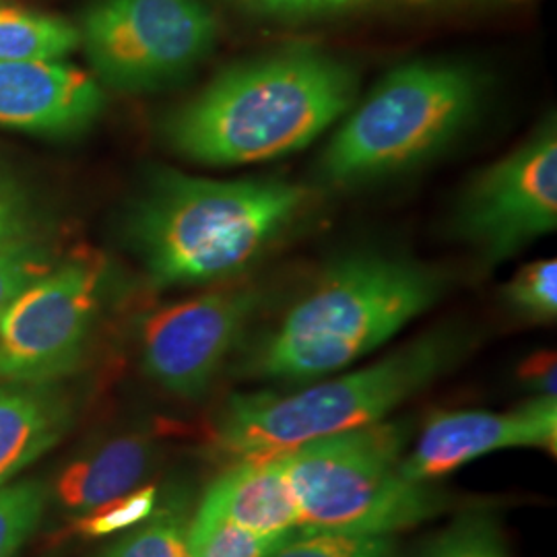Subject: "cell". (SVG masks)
Masks as SVG:
<instances>
[{
  "label": "cell",
  "mask_w": 557,
  "mask_h": 557,
  "mask_svg": "<svg viewBox=\"0 0 557 557\" xmlns=\"http://www.w3.org/2000/svg\"><path fill=\"white\" fill-rule=\"evenodd\" d=\"M444 289L440 273L413 260H341L244 354L239 376L296 384L326 379L376 351Z\"/></svg>",
  "instance_id": "7a4b0ae2"
},
{
  "label": "cell",
  "mask_w": 557,
  "mask_h": 557,
  "mask_svg": "<svg viewBox=\"0 0 557 557\" xmlns=\"http://www.w3.org/2000/svg\"><path fill=\"white\" fill-rule=\"evenodd\" d=\"M193 512V499L186 490H168L160 494L149 517L120 533L96 557H190L188 531Z\"/></svg>",
  "instance_id": "2e32d148"
},
{
  "label": "cell",
  "mask_w": 557,
  "mask_h": 557,
  "mask_svg": "<svg viewBox=\"0 0 557 557\" xmlns=\"http://www.w3.org/2000/svg\"><path fill=\"white\" fill-rule=\"evenodd\" d=\"M103 103L100 83L71 62H0V128L71 137L98 120Z\"/></svg>",
  "instance_id": "7c38bea8"
},
{
  "label": "cell",
  "mask_w": 557,
  "mask_h": 557,
  "mask_svg": "<svg viewBox=\"0 0 557 557\" xmlns=\"http://www.w3.org/2000/svg\"><path fill=\"white\" fill-rule=\"evenodd\" d=\"M79 46V27L69 21L0 7V62L64 60Z\"/></svg>",
  "instance_id": "e0dca14e"
},
{
  "label": "cell",
  "mask_w": 557,
  "mask_h": 557,
  "mask_svg": "<svg viewBox=\"0 0 557 557\" xmlns=\"http://www.w3.org/2000/svg\"><path fill=\"white\" fill-rule=\"evenodd\" d=\"M306 190L285 180H209L163 170L128 218L156 287L234 277L298 218Z\"/></svg>",
  "instance_id": "3957f363"
},
{
  "label": "cell",
  "mask_w": 557,
  "mask_h": 557,
  "mask_svg": "<svg viewBox=\"0 0 557 557\" xmlns=\"http://www.w3.org/2000/svg\"><path fill=\"white\" fill-rule=\"evenodd\" d=\"M354 71L312 50L223 71L165 124L180 156L205 165L277 160L308 147L356 100Z\"/></svg>",
  "instance_id": "6da1fadb"
},
{
  "label": "cell",
  "mask_w": 557,
  "mask_h": 557,
  "mask_svg": "<svg viewBox=\"0 0 557 557\" xmlns=\"http://www.w3.org/2000/svg\"><path fill=\"white\" fill-rule=\"evenodd\" d=\"M287 537H259L248 533L199 502L190 518L188 556L267 557Z\"/></svg>",
  "instance_id": "ac0fdd59"
},
{
  "label": "cell",
  "mask_w": 557,
  "mask_h": 557,
  "mask_svg": "<svg viewBox=\"0 0 557 557\" xmlns=\"http://www.w3.org/2000/svg\"><path fill=\"white\" fill-rule=\"evenodd\" d=\"M41 234L40 209L32 193L0 168V250Z\"/></svg>",
  "instance_id": "d4e9b609"
},
{
  "label": "cell",
  "mask_w": 557,
  "mask_h": 557,
  "mask_svg": "<svg viewBox=\"0 0 557 557\" xmlns=\"http://www.w3.org/2000/svg\"><path fill=\"white\" fill-rule=\"evenodd\" d=\"M458 230L485 259L506 260L557 225V135L533 139L485 170L458 209Z\"/></svg>",
  "instance_id": "30bf717a"
},
{
  "label": "cell",
  "mask_w": 557,
  "mask_h": 557,
  "mask_svg": "<svg viewBox=\"0 0 557 557\" xmlns=\"http://www.w3.org/2000/svg\"><path fill=\"white\" fill-rule=\"evenodd\" d=\"M160 490L153 483H145L137 490L120 496V498L108 502L98 510L75 518L73 531L87 539L110 537L114 533H124L133 529L135 524L143 522L149 517L158 502H160Z\"/></svg>",
  "instance_id": "603a6c76"
},
{
  "label": "cell",
  "mask_w": 557,
  "mask_h": 557,
  "mask_svg": "<svg viewBox=\"0 0 557 557\" xmlns=\"http://www.w3.org/2000/svg\"><path fill=\"white\" fill-rule=\"evenodd\" d=\"M506 304L527 322H554L557 317V260L531 262L506 287Z\"/></svg>",
  "instance_id": "7402d4cb"
},
{
  "label": "cell",
  "mask_w": 557,
  "mask_h": 557,
  "mask_svg": "<svg viewBox=\"0 0 557 557\" xmlns=\"http://www.w3.org/2000/svg\"><path fill=\"white\" fill-rule=\"evenodd\" d=\"M467 338L440 329L413 338L361 370L320 379L296 393H238L213 425L211 446L230 462L264 458L304 442L379 423L425 391L465 356Z\"/></svg>",
  "instance_id": "277c9868"
},
{
  "label": "cell",
  "mask_w": 557,
  "mask_h": 557,
  "mask_svg": "<svg viewBox=\"0 0 557 557\" xmlns=\"http://www.w3.org/2000/svg\"><path fill=\"white\" fill-rule=\"evenodd\" d=\"M200 504L259 537L283 539L299 529L298 498L283 453L232 462Z\"/></svg>",
  "instance_id": "5bb4252c"
},
{
  "label": "cell",
  "mask_w": 557,
  "mask_h": 557,
  "mask_svg": "<svg viewBox=\"0 0 557 557\" xmlns=\"http://www.w3.org/2000/svg\"><path fill=\"white\" fill-rule=\"evenodd\" d=\"M409 425L379 421L285 450L299 531L397 535L438 518L453 498L400 471Z\"/></svg>",
  "instance_id": "5b68a950"
},
{
  "label": "cell",
  "mask_w": 557,
  "mask_h": 557,
  "mask_svg": "<svg viewBox=\"0 0 557 557\" xmlns=\"http://www.w3.org/2000/svg\"><path fill=\"white\" fill-rule=\"evenodd\" d=\"M48 502L41 479L13 481L0 490V557H17L40 527Z\"/></svg>",
  "instance_id": "d6986e66"
},
{
  "label": "cell",
  "mask_w": 557,
  "mask_h": 557,
  "mask_svg": "<svg viewBox=\"0 0 557 557\" xmlns=\"http://www.w3.org/2000/svg\"><path fill=\"white\" fill-rule=\"evenodd\" d=\"M79 36L103 83L139 94L207 59L218 25L200 0H98L81 21Z\"/></svg>",
  "instance_id": "ba28073f"
},
{
  "label": "cell",
  "mask_w": 557,
  "mask_h": 557,
  "mask_svg": "<svg viewBox=\"0 0 557 557\" xmlns=\"http://www.w3.org/2000/svg\"><path fill=\"white\" fill-rule=\"evenodd\" d=\"M73 400L60 382H4L0 386V490L66 436Z\"/></svg>",
  "instance_id": "9a60e30c"
},
{
  "label": "cell",
  "mask_w": 557,
  "mask_h": 557,
  "mask_svg": "<svg viewBox=\"0 0 557 557\" xmlns=\"http://www.w3.org/2000/svg\"><path fill=\"white\" fill-rule=\"evenodd\" d=\"M108 289L100 257L54 262L0 312V374L4 382H60L89 349Z\"/></svg>",
  "instance_id": "52a82bcc"
},
{
  "label": "cell",
  "mask_w": 557,
  "mask_h": 557,
  "mask_svg": "<svg viewBox=\"0 0 557 557\" xmlns=\"http://www.w3.org/2000/svg\"><path fill=\"white\" fill-rule=\"evenodd\" d=\"M504 448H539L556 457L557 397L535 395L508 413H434L419 432L416 446L400 458V471L409 481L434 483Z\"/></svg>",
  "instance_id": "8fae6325"
},
{
  "label": "cell",
  "mask_w": 557,
  "mask_h": 557,
  "mask_svg": "<svg viewBox=\"0 0 557 557\" xmlns=\"http://www.w3.org/2000/svg\"><path fill=\"white\" fill-rule=\"evenodd\" d=\"M419 557H510V552L496 518L469 512L440 531Z\"/></svg>",
  "instance_id": "44dd1931"
},
{
  "label": "cell",
  "mask_w": 557,
  "mask_h": 557,
  "mask_svg": "<svg viewBox=\"0 0 557 557\" xmlns=\"http://www.w3.org/2000/svg\"><path fill=\"white\" fill-rule=\"evenodd\" d=\"M250 2L262 11L275 13V15H299L301 13V0H250Z\"/></svg>",
  "instance_id": "4316f807"
},
{
  "label": "cell",
  "mask_w": 557,
  "mask_h": 557,
  "mask_svg": "<svg viewBox=\"0 0 557 557\" xmlns=\"http://www.w3.org/2000/svg\"><path fill=\"white\" fill-rule=\"evenodd\" d=\"M57 262L52 246L41 234L0 250V312L21 289Z\"/></svg>",
  "instance_id": "cb8c5ba5"
},
{
  "label": "cell",
  "mask_w": 557,
  "mask_h": 557,
  "mask_svg": "<svg viewBox=\"0 0 557 557\" xmlns=\"http://www.w3.org/2000/svg\"><path fill=\"white\" fill-rule=\"evenodd\" d=\"M518 379L527 388H531L535 395L557 397L556 393V354L554 351H541L527 359L518 368Z\"/></svg>",
  "instance_id": "484cf974"
},
{
  "label": "cell",
  "mask_w": 557,
  "mask_h": 557,
  "mask_svg": "<svg viewBox=\"0 0 557 557\" xmlns=\"http://www.w3.org/2000/svg\"><path fill=\"white\" fill-rule=\"evenodd\" d=\"M481 87L471 71L411 62L380 81L324 151L322 174L338 184L380 178L444 149L473 120Z\"/></svg>",
  "instance_id": "8992f818"
},
{
  "label": "cell",
  "mask_w": 557,
  "mask_h": 557,
  "mask_svg": "<svg viewBox=\"0 0 557 557\" xmlns=\"http://www.w3.org/2000/svg\"><path fill=\"white\" fill-rule=\"evenodd\" d=\"M2 384H4V380H2V374H0V386H2Z\"/></svg>",
  "instance_id": "f1b7e54d"
},
{
  "label": "cell",
  "mask_w": 557,
  "mask_h": 557,
  "mask_svg": "<svg viewBox=\"0 0 557 557\" xmlns=\"http://www.w3.org/2000/svg\"><path fill=\"white\" fill-rule=\"evenodd\" d=\"M361 2H370V0H301V13L299 15L335 11V9H345V7H354V4H361Z\"/></svg>",
  "instance_id": "83f0119b"
},
{
  "label": "cell",
  "mask_w": 557,
  "mask_h": 557,
  "mask_svg": "<svg viewBox=\"0 0 557 557\" xmlns=\"http://www.w3.org/2000/svg\"><path fill=\"white\" fill-rule=\"evenodd\" d=\"M395 535L294 531L267 557H398Z\"/></svg>",
  "instance_id": "ffe728a7"
},
{
  "label": "cell",
  "mask_w": 557,
  "mask_h": 557,
  "mask_svg": "<svg viewBox=\"0 0 557 557\" xmlns=\"http://www.w3.org/2000/svg\"><path fill=\"white\" fill-rule=\"evenodd\" d=\"M259 306V289L244 285L158 308L140 324L143 372L168 395L199 400L234 356Z\"/></svg>",
  "instance_id": "9c48e42d"
},
{
  "label": "cell",
  "mask_w": 557,
  "mask_h": 557,
  "mask_svg": "<svg viewBox=\"0 0 557 557\" xmlns=\"http://www.w3.org/2000/svg\"><path fill=\"white\" fill-rule=\"evenodd\" d=\"M160 442L145 432H122L85 448L60 469L48 499L81 518L140 485L160 465Z\"/></svg>",
  "instance_id": "4fadbf2b"
}]
</instances>
